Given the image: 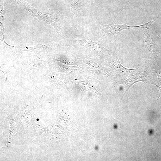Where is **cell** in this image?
Segmentation results:
<instances>
[{"mask_svg": "<svg viewBox=\"0 0 161 161\" xmlns=\"http://www.w3.org/2000/svg\"><path fill=\"white\" fill-rule=\"evenodd\" d=\"M12 66L8 64H3L0 63V71L3 72L5 77L6 81L7 83V74L9 68Z\"/></svg>", "mask_w": 161, "mask_h": 161, "instance_id": "3", "label": "cell"}, {"mask_svg": "<svg viewBox=\"0 0 161 161\" xmlns=\"http://www.w3.org/2000/svg\"><path fill=\"white\" fill-rule=\"evenodd\" d=\"M88 32L86 31L84 38L81 40H75L79 45L83 46L89 49L93 50L103 51H109L105 48L103 46L96 42H93L89 40L88 38Z\"/></svg>", "mask_w": 161, "mask_h": 161, "instance_id": "2", "label": "cell"}, {"mask_svg": "<svg viewBox=\"0 0 161 161\" xmlns=\"http://www.w3.org/2000/svg\"><path fill=\"white\" fill-rule=\"evenodd\" d=\"M157 74L158 76L157 86L159 89L160 93L159 96L157 100L159 98L161 93V73L159 71H156Z\"/></svg>", "mask_w": 161, "mask_h": 161, "instance_id": "4", "label": "cell"}, {"mask_svg": "<svg viewBox=\"0 0 161 161\" xmlns=\"http://www.w3.org/2000/svg\"><path fill=\"white\" fill-rule=\"evenodd\" d=\"M37 120V121H39V120L38 119H37V120Z\"/></svg>", "mask_w": 161, "mask_h": 161, "instance_id": "5", "label": "cell"}, {"mask_svg": "<svg viewBox=\"0 0 161 161\" xmlns=\"http://www.w3.org/2000/svg\"><path fill=\"white\" fill-rule=\"evenodd\" d=\"M159 37L160 38V39H161V37H160V36H159Z\"/></svg>", "mask_w": 161, "mask_h": 161, "instance_id": "6", "label": "cell"}, {"mask_svg": "<svg viewBox=\"0 0 161 161\" xmlns=\"http://www.w3.org/2000/svg\"><path fill=\"white\" fill-rule=\"evenodd\" d=\"M118 14V13L111 24L105 25L100 23V28L104 32L108 38L112 39L114 35L118 34L123 29L142 28L141 25L137 26H129L126 24L121 25L117 24L115 22V20Z\"/></svg>", "mask_w": 161, "mask_h": 161, "instance_id": "1", "label": "cell"}]
</instances>
